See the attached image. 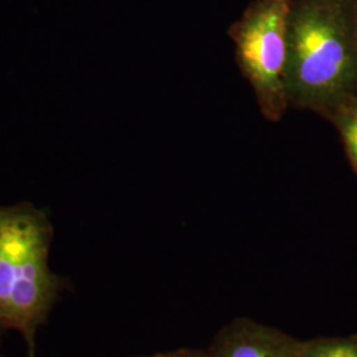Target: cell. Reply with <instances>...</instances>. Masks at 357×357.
Instances as JSON below:
<instances>
[{"instance_id": "cell-1", "label": "cell", "mask_w": 357, "mask_h": 357, "mask_svg": "<svg viewBox=\"0 0 357 357\" xmlns=\"http://www.w3.org/2000/svg\"><path fill=\"white\" fill-rule=\"evenodd\" d=\"M286 97L326 119L357 96L355 0H293Z\"/></svg>"}, {"instance_id": "cell-2", "label": "cell", "mask_w": 357, "mask_h": 357, "mask_svg": "<svg viewBox=\"0 0 357 357\" xmlns=\"http://www.w3.org/2000/svg\"><path fill=\"white\" fill-rule=\"evenodd\" d=\"M53 225L31 203L0 205V332H19L35 357L38 330L64 291L50 268Z\"/></svg>"}, {"instance_id": "cell-3", "label": "cell", "mask_w": 357, "mask_h": 357, "mask_svg": "<svg viewBox=\"0 0 357 357\" xmlns=\"http://www.w3.org/2000/svg\"><path fill=\"white\" fill-rule=\"evenodd\" d=\"M291 1L255 0L230 26L237 64L270 122H280L290 107L284 79Z\"/></svg>"}, {"instance_id": "cell-4", "label": "cell", "mask_w": 357, "mask_h": 357, "mask_svg": "<svg viewBox=\"0 0 357 357\" xmlns=\"http://www.w3.org/2000/svg\"><path fill=\"white\" fill-rule=\"evenodd\" d=\"M305 342L250 319H237L217 333L208 357H302Z\"/></svg>"}, {"instance_id": "cell-5", "label": "cell", "mask_w": 357, "mask_h": 357, "mask_svg": "<svg viewBox=\"0 0 357 357\" xmlns=\"http://www.w3.org/2000/svg\"><path fill=\"white\" fill-rule=\"evenodd\" d=\"M328 121L339 131L349 163L357 174V96L342 103Z\"/></svg>"}, {"instance_id": "cell-6", "label": "cell", "mask_w": 357, "mask_h": 357, "mask_svg": "<svg viewBox=\"0 0 357 357\" xmlns=\"http://www.w3.org/2000/svg\"><path fill=\"white\" fill-rule=\"evenodd\" d=\"M302 357H357V340L317 339L305 342Z\"/></svg>"}, {"instance_id": "cell-7", "label": "cell", "mask_w": 357, "mask_h": 357, "mask_svg": "<svg viewBox=\"0 0 357 357\" xmlns=\"http://www.w3.org/2000/svg\"><path fill=\"white\" fill-rule=\"evenodd\" d=\"M171 357H208L206 352L191 351V349H180L176 352H172Z\"/></svg>"}, {"instance_id": "cell-8", "label": "cell", "mask_w": 357, "mask_h": 357, "mask_svg": "<svg viewBox=\"0 0 357 357\" xmlns=\"http://www.w3.org/2000/svg\"><path fill=\"white\" fill-rule=\"evenodd\" d=\"M143 357H171V354H159V355H151V356Z\"/></svg>"}, {"instance_id": "cell-9", "label": "cell", "mask_w": 357, "mask_h": 357, "mask_svg": "<svg viewBox=\"0 0 357 357\" xmlns=\"http://www.w3.org/2000/svg\"><path fill=\"white\" fill-rule=\"evenodd\" d=\"M355 20H356V35H357V0H355Z\"/></svg>"}]
</instances>
